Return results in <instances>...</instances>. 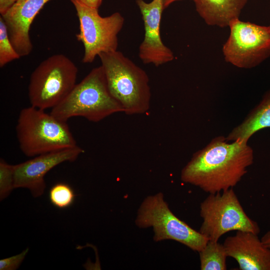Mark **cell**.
<instances>
[{
  "instance_id": "cell-1",
  "label": "cell",
  "mask_w": 270,
  "mask_h": 270,
  "mask_svg": "<svg viewBox=\"0 0 270 270\" xmlns=\"http://www.w3.org/2000/svg\"><path fill=\"white\" fill-rule=\"evenodd\" d=\"M253 162L254 152L247 142H228L218 136L193 154L180 178L206 192H220L236 186Z\"/></svg>"
},
{
  "instance_id": "cell-2",
  "label": "cell",
  "mask_w": 270,
  "mask_h": 270,
  "mask_svg": "<svg viewBox=\"0 0 270 270\" xmlns=\"http://www.w3.org/2000/svg\"><path fill=\"white\" fill-rule=\"evenodd\" d=\"M98 56L109 90L122 105L124 112L128 115L146 112L151 92L146 72L118 50Z\"/></svg>"
},
{
  "instance_id": "cell-3",
  "label": "cell",
  "mask_w": 270,
  "mask_h": 270,
  "mask_svg": "<svg viewBox=\"0 0 270 270\" xmlns=\"http://www.w3.org/2000/svg\"><path fill=\"white\" fill-rule=\"evenodd\" d=\"M120 112H124L122 106L110 94L100 66L92 69L76 84L50 113L64 121L80 116L96 122Z\"/></svg>"
},
{
  "instance_id": "cell-4",
  "label": "cell",
  "mask_w": 270,
  "mask_h": 270,
  "mask_svg": "<svg viewBox=\"0 0 270 270\" xmlns=\"http://www.w3.org/2000/svg\"><path fill=\"white\" fill-rule=\"evenodd\" d=\"M33 106L22 108L16 127L20 148L26 156L77 146L67 121Z\"/></svg>"
},
{
  "instance_id": "cell-5",
  "label": "cell",
  "mask_w": 270,
  "mask_h": 270,
  "mask_svg": "<svg viewBox=\"0 0 270 270\" xmlns=\"http://www.w3.org/2000/svg\"><path fill=\"white\" fill-rule=\"evenodd\" d=\"M78 72L75 64L64 54H54L43 60L30 76V106L44 110L56 106L76 84Z\"/></svg>"
},
{
  "instance_id": "cell-6",
  "label": "cell",
  "mask_w": 270,
  "mask_h": 270,
  "mask_svg": "<svg viewBox=\"0 0 270 270\" xmlns=\"http://www.w3.org/2000/svg\"><path fill=\"white\" fill-rule=\"evenodd\" d=\"M135 224L141 228H152L155 242L173 240L198 252L208 240L172 213L160 192L144 200L138 209Z\"/></svg>"
},
{
  "instance_id": "cell-7",
  "label": "cell",
  "mask_w": 270,
  "mask_h": 270,
  "mask_svg": "<svg viewBox=\"0 0 270 270\" xmlns=\"http://www.w3.org/2000/svg\"><path fill=\"white\" fill-rule=\"evenodd\" d=\"M200 214L202 222L199 232L208 240L218 241L232 230L260 232L258 223L246 214L232 188L209 194L200 204Z\"/></svg>"
},
{
  "instance_id": "cell-8",
  "label": "cell",
  "mask_w": 270,
  "mask_h": 270,
  "mask_svg": "<svg viewBox=\"0 0 270 270\" xmlns=\"http://www.w3.org/2000/svg\"><path fill=\"white\" fill-rule=\"evenodd\" d=\"M74 6L80 22V32L76 36L84 46L82 62L92 63L103 52L117 50L118 35L122 30L124 19L118 12L101 16L98 9L88 6L78 0H70Z\"/></svg>"
},
{
  "instance_id": "cell-9",
  "label": "cell",
  "mask_w": 270,
  "mask_h": 270,
  "mask_svg": "<svg viewBox=\"0 0 270 270\" xmlns=\"http://www.w3.org/2000/svg\"><path fill=\"white\" fill-rule=\"evenodd\" d=\"M228 26L230 34L222 48L225 60L242 68L258 66L270 56V28L239 18Z\"/></svg>"
},
{
  "instance_id": "cell-10",
  "label": "cell",
  "mask_w": 270,
  "mask_h": 270,
  "mask_svg": "<svg viewBox=\"0 0 270 270\" xmlns=\"http://www.w3.org/2000/svg\"><path fill=\"white\" fill-rule=\"evenodd\" d=\"M84 150L78 145L41 154L14 165V188L28 189L34 198L42 196L46 188L44 176L52 168L66 162L76 160Z\"/></svg>"
},
{
  "instance_id": "cell-11",
  "label": "cell",
  "mask_w": 270,
  "mask_h": 270,
  "mask_svg": "<svg viewBox=\"0 0 270 270\" xmlns=\"http://www.w3.org/2000/svg\"><path fill=\"white\" fill-rule=\"evenodd\" d=\"M140 10L144 28V38L138 48V56L145 64L158 66L172 61L174 54L162 42L160 34L162 13L164 10L162 0L146 2L136 0Z\"/></svg>"
},
{
  "instance_id": "cell-12",
  "label": "cell",
  "mask_w": 270,
  "mask_h": 270,
  "mask_svg": "<svg viewBox=\"0 0 270 270\" xmlns=\"http://www.w3.org/2000/svg\"><path fill=\"white\" fill-rule=\"evenodd\" d=\"M50 0H17L1 17L7 28L9 38L20 56L32 50L30 36V26L40 11Z\"/></svg>"
},
{
  "instance_id": "cell-13",
  "label": "cell",
  "mask_w": 270,
  "mask_h": 270,
  "mask_svg": "<svg viewBox=\"0 0 270 270\" xmlns=\"http://www.w3.org/2000/svg\"><path fill=\"white\" fill-rule=\"evenodd\" d=\"M223 244L227 256L236 260L240 270H270V248L257 234L238 230L227 237Z\"/></svg>"
},
{
  "instance_id": "cell-14",
  "label": "cell",
  "mask_w": 270,
  "mask_h": 270,
  "mask_svg": "<svg viewBox=\"0 0 270 270\" xmlns=\"http://www.w3.org/2000/svg\"><path fill=\"white\" fill-rule=\"evenodd\" d=\"M196 8L206 24L222 28L238 18L248 0H193Z\"/></svg>"
},
{
  "instance_id": "cell-15",
  "label": "cell",
  "mask_w": 270,
  "mask_h": 270,
  "mask_svg": "<svg viewBox=\"0 0 270 270\" xmlns=\"http://www.w3.org/2000/svg\"><path fill=\"white\" fill-rule=\"evenodd\" d=\"M268 128H270V90L243 122L230 132L226 139L228 142L240 140L248 142L254 133Z\"/></svg>"
},
{
  "instance_id": "cell-16",
  "label": "cell",
  "mask_w": 270,
  "mask_h": 270,
  "mask_svg": "<svg viewBox=\"0 0 270 270\" xmlns=\"http://www.w3.org/2000/svg\"><path fill=\"white\" fill-rule=\"evenodd\" d=\"M201 270H226L228 257L223 244L218 241L208 240L198 252Z\"/></svg>"
},
{
  "instance_id": "cell-17",
  "label": "cell",
  "mask_w": 270,
  "mask_h": 270,
  "mask_svg": "<svg viewBox=\"0 0 270 270\" xmlns=\"http://www.w3.org/2000/svg\"><path fill=\"white\" fill-rule=\"evenodd\" d=\"M48 197L50 203L55 207L64 209L74 203L76 194L72 188L68 184L58 182L50 190Z\"/></svg>"
},
{
  "instance_id": "cell-18",
  "label": "cell",
  "mask_w": 270,
  "mask_h": 270,
  "mask_svg": "<svg viewBox=\"0 0 270 270\" xmlns=\"http://www.w3.org/2000/svg\"><path fill=\"white\" fill-rule=\"evenodd\" d=\"M20 56L14 48L8 36L6 25L0 17V67L2 68L8 62L18 59Z\"/></svg>"
},
{
  "instance_id": "cell-19",
  "label": "cell",
  "mask_w": 270,
  "mask_h": 270,
  "mask_svg": "<svg viewBox=\"0 0 270 270\" xmlns=\"http://www.w3.org/2000/svg\"><path fill=\"white\" fill-rule=\"evenodd\" d=\"M14 188V165L0 160V200L7 198Z\"/></svg>"
},
{
  "instance_id": "cell-20",
  "label": "cell",
  "mask_w": 270,
  "mask_h": 270,
  "mask_svg": "<svg viewBox=\"0 0 270 270\" xmlns=\"http://www.w3.org/2000/svg\"><path fill=\"white\" fill-rule=\"evenodd\" d=\"M29 248L20 253L0 260V270H16L18 269L25 258Z\"/></svg>"
},
{
  "instance_id": "cell-21",
  "label": "cell",
  "mask_w": 270,
  "mask_h": 270,
  "mask_svg": "<svg viewBox=\"0 0 270 270\" xmlns=\"http://www.w3.org/2000/svg\"><path fill=\"white\" fill-rule=\"evenodd\" d=\"M17 0H0V15L6 12Z\"/></svg>"
},
{
  "instance_id": "cell-22",
  "label": "cell",
  "mask_w": 270,
  "mask_h": 270,
  "mask_svg": "<svg viewBox=\"0 0 270 270\" xmlns=\"http://www.w3.org/2000/svg\"><path fill=\"white\" fill-rule=\"evenodd\" d=\"M82 4L94 8L98 9L102 0H78Z\"/></svg>"
},
{
  "instance_id": "cell-23",
  "label": "cell",
  "mask_w": 270,
  "mask_h": 270,
  "mask_svg": "<svg viewBox=\"0 0 270 270\" xmlns=\"http://www.w3.org/2000/svg\"><path fill=\"white\" fill-rule=\"evenodd\" d=\"M261 240L266 246L270 248V230L263 235Z\"/></svg>"
},
{
  "instance_id": "cell-24",
  "label": "cell",
  "mask_w": 270,
  "mask_h": 270,
  "mask_svg": "<svg viewBox=\"0 0 270 270\" xmlns=\"http://www.w3.org/2000/svg\"><path fill=\"white\" fill-rule=\"evenodd\" d=\"M180 0H162L164 9L168 7L172 2Z\"/></svg>"
},
{
  "instance_id": "cell-25",
  "label": "cell",
  "mask_w": 270,
  "mask_h": 270,
  "mask_svg": "<svg viewBox=\"0 0 270 270\" xmlns=\"http://www.w3.org/2000/svg\"><path fill=\"white\" fill-rule=\"evenodd\" d=\"M269 26V27H270V26Z\"/></svg>"
}]
</instances>
